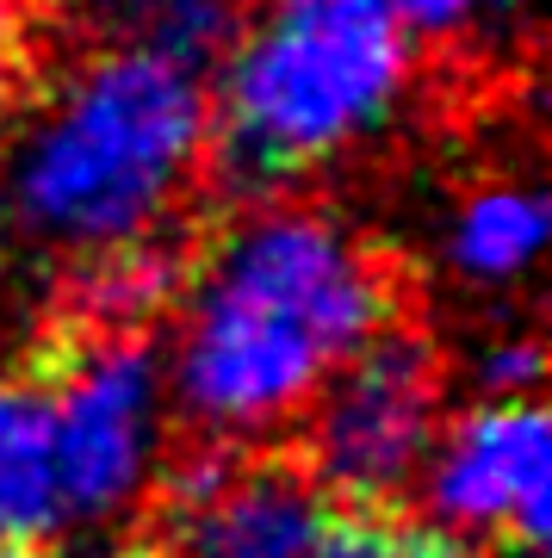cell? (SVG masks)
I'll list each match as a JSON object with an SVG mask.
<instances>
[{"mask_svg":"<svg viewBox=\"0 0 552 558\" xmlns=\"http://www.w3.org/2000/svg\"><path fill=\"white\" fill-rule=\"evenodd\" d=\"M175 360L193 447L274 440L360 341L410 317L404 267L329 211H255L187 267Z\"/></svg>","mask_w":552,"mask_h":558,"instance_id":"cell-1","label":"cell"},{"mask_svg":"<svg viewBox=\"0 0 552 558\" xmlns=\"http://www.w3.org/2000/svg\"><path fill=\"white\" fill-rule=\"evenodd\" d=\"M205 143L212 106L193 69L143 50H99L25 131L7 168V218L81 267L168 242L161 223L193 186Z\"/></svg>","mask_w":552,"mask_h":558,"instance_id":"cell-2","label":"cell"},{"mask_svg":"<svg viewBox=\"0 0 552 558\" xmlns=\"http://www.w3.org/2000/svg\"><path fill=\"white\" fill-rule=\"evenodd\" d=\"M410 81V25L392 0H279L224 69L217 149L267 193L392 119Z\"/></svg>","mask_w":552,"mask_h":558,"instance_id":"cell-3","label":"cell"},{"mask_svg":"<svg viewBox=\"0 0 552 558\" xmlns=\"http://www.w3.org/2000/svg\"><path fill=\"white\" fill-rule=\"evenodd\" d=\"M447 354L416 317H397L360 341L298 416V447L329 497L410 502L429 478L441 410H447Z\"/></svg>","mask_w":552,"mask_h":558,"instance_id":"cell-4","label":"cell"},{"mask_svg":"<svg viewBox=\"0 0 552 558\" xmlns=\"http://www.w3.org/2000/svg\"><path fill=\"white\" fill-rule=\"evenodd\" d=\"M316 502L323 484L292 435L230 440L187 447L143 527L161 558H311Z\"/></svg>","mask_w":552,"mask_h":558,"instance_id":"cell-5","label":"cell"},{"mask_svg":"<svg viewBox=\"0 0 552 558\" xmlns=\"http://www.w3.org/2000/svg\"><path fill=\"white\" fill-rule=\"evenodd\" d=\"M441 527H472L484 553H547V410L533 398H484L441 428L429 459Z\"/></svg>","mask_w":552,"mask_h":558,"instance_id":"cell-6","label":"cell"},{"mask_svg":"<svg viewBox=\"0 0 552 558\" xmlns=\"http://www.w3.org/2000/svg\"><path fill=\"white\" fill-rule=\"evenodd\" d=\"M62 502L57 398L32 360L13 348L0 366V539H57Z\"/></svg>","mask_w":552,"mask_h":558,"instance_id":"cell-7","label":"cell"},{"mask_svg":"<svg viewBox=\"0 0 552 558\" xmlns=\"http://www.w3.org/2000/svg\"><path fill=\"white\" fill-rule=\"evenodd\" d=\"M81 13L112 50H143L199 75V62L237 38L242 0H81Z\"/></svg>","mask_w":552,"mask_h":558,"instance_id":"cell-8","label":"cell"},{"mask_svg":"<svg viewBox=\"0 0 552 558\" xmlns=\"http://www.w3.org/2000/svg\"><path fill=\"white\" fill-rule=\"evenodd\" d=\"M311 558H491V553L472 546L459 527L416 515L410 502H367L323 490Z\"/></svg>","mask_w":552,"mask_h":558,"instance_id":"cell-9","label":"cell"},{"mask_svg":"<svg viewBox=\"0 0 552 558\" xmlns=\"http://www.w3.org/2000/svg\"><path fill=\"white\" fill-rule=\"evenodd\" d=\"M547 242V199L533 186H484L454 223V267L466 279H515Z\"/></svg>","mask_w":552,"mask_h":558,"instance_id":"cell-10","label":"cell"},{"mask_svg":"<svg viewBox=\"0 0 552 558\" xmlns=\"http://www.w3.org/2000/svg\"><path fill=\"white\" fill-rule=\"evenodd\" d=\"M25 62H32V13L25 0H0V106L13 100Z\"/></svg>","mask_w":552,"mask_h":558,"instance_id":"cell-11","label":"cell"},{"mask_svg":"<svg viewBox=\"0 0 552 558\" xmlns=\"http://www.w3.org/2000/svg\"><path fill=\"white\" fill-rule=\"evenodd\" d=\"M106 558H161V546H156V534H149V527L137 521V527H131V534H124Z\"/></svg>","mask_w":552,"mask_h":558,"instance_id":"cell-12","label":"cell"},{"mask_svg":"<svg viewBox=\"0 0 552 558\" xmlns=\"http://www.w3.org/2000/svg\"><path fill=\"white\" fill-rule=\"evenodd\" d=\"M0 558H69L57 539H0Z\"/></svg>","mask_w":552,"mask_h":558,"instance_id":"cell-13","label":"cell"},{"mask_svg":"<svg viewBox=\"0 0 552 558\" xmlns=\"http://www.w3.org/2000/svg\"><path fill=\"white\" fill-rule=\"evenodd\" d=\"M459 7H466V20H472V13H491V7H515V0H459Z\"/></svg>","mask_w":552,"mask_h":558,"instance_id":"cell-14","label":"cell"}]
</instances>
